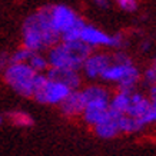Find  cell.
Returning a JSON list of instances; mask_svg holds the SVG:
<instances>
[{
  "instance_id": "obj_18",
  "label": "cell",
  "mask_w": 156,
  "mask_h": 156,
  "mask_svg": "<svg viewBox=\"0 0 156 156\" xmlns=\"http://www.w3.org/2000/svg\"><path fill=\"white\" fill-rule=\"evenodd\" d=\"M83 27H85V22H83L82 19H79L70 29H67L65 33L60 34V39L63 40V42H73V40H79V39H80L82 29Z\"/></svg>"
},
{
  "instance_id": "obj_17",
  "label": "cell",
  "mask_w": 156,
  "mask_h": 156,
  "mask_svg": "<svg viewBox=\"0 0 156 156\" xmlns=\"http://www.w3.org/2000/svg\"><path fill=\"white\" fill-rule=\"evenodd\" d=\"M27 65L32 67L33 70L37 72V73H42V72H44V70H48L49 69L48 57L39 55L37 52H33L32 55H30V57H29V60H27Z\"/></svg>"
},
{
  "instance_id": "obj_4",
  "label": "cell",
  "mask_w": 156,
  "mask_h": 156,
  "mask_svg": "<svg viewBox=\"0 0 156 156\" xmlns=\"http://www.w3.org/2000/svg\"><path fill=\"white\" fill-rule=\"evenodd\" d=\"M70 87H67L60 82L52 80L43 73H37L34 79L33 98L39 103L60 105L65 98L70 93Z\"/></svg>"
},
{
  "instance_id": "obj_19",
  "label": "cell",
  "mask_w": 156,
  "mask_h": 156,
  "mask_svg": "<svg viewBox=\"0 0 156 156\" xmlns=\"http://www.w3.org/2000/svg\"><path fill=\"white\" fill-rule=\"evenodd\" d=\"M32 50H29L27 48H22L19 49V50H16V52L10 56V60H12V63H27L29 57H30V55H32Z\"/></svg>"
},
{
  "instance_id": "obj_11",
  "label": "cell",
  "mask_w": 156,
  "mask_h": 156,
  "mask_svg": "<svg viewBox=\"0 0 156 156\" xmlns=\"http://www.w3.org/2000/svg\"><path fill=\"white\" fill-rule=\"evenodd\" d=\"M109 112V102L106 100H100V102H89L86 103L85 110H83V119L87 125L95 126L100 120L106 118Z\"/></svg>"
},
{
  "instance_id": "obj_26",
  "label": "cell",
  "mask_w": 156,
  "mask_h": 156,
  "mask_svg": "<svg viewBox=\"0 0 156 156\" xmlns=\"http://www.w3.org/2000/svg\"><path fill=\"white\" fill-rule=\"evenodd\" d=\"M142 49H143V50H147V49H149V43H143Z\"/></svg>"
},
{
  "instance_id": "obj_27",
  "label": "cell",
  "mask_w": 156,
  "mask_h": 156,
  "mask_svg": "<svg viewBox=\"0 0 156 156\" xmlns=\"http://www.w3.org/2000/svg\"><path fill=\"white\" fill-rule=\"evenodd\" d=\"M2 123H3V116L0 115V125H2Z\"/></svg>"
},
{
  "instance_id": "obj_12",
  "label": "cell",
  "mask_w": 156,
  "mask_h": 156,
  "mask_svg": "<svg viewBox=\"0 0 156 156\" xmlns=\"http://www.w3.org/2000/svg\"><path fill=\"white\" fill-rule=\"evenodd\" d=\"M80 40L87 43L89 46H112V42H113L112 36L87 24H85V27L82 29Z\"/></svg>"
},
{
  "instance_id": "obj_8",
  "label": "cell",
  "mask_w": 156,
  "mask_h": 156,
  "mask_svg": "<svg viewBox=\"0 0 156 156\" xmlns=\"http://www.w3.org/2000/svg\"><path fill=\"white\" fill-rule=\"evenodd\" d=\"M113 62V56H109L106 53H98V55H90L83 63V70L86 76L90 79L100 77L106 69H108Z\"/></svg>"
},
{
  "instance_id": "obj_20",
  "label": "cell",
  "mask_w": 156,
  "mask_h": 156,
  "mask_svg": "<svg viewBox=\"0 0 156 156\" xmlns=\"http://www.w3.org/2000/svg\"><path fill=\"white\" fill-rule=\"evenodd\" d=\"M120 9L126 10V12H135L137 9V2L136 0H115Z\"/></svg>"
},
{
  "instance_id": "obj_7",
  "label": "cell",
  "mask_w": 156,
  "mask_h": 156,
  "mask_svg": "<svg viewBox=\"0 0 156 156\" xmlns=\"http://www.w3.org/2000/svg\"><path fill=\"white\" fill-rule=\"evenodd\" d=\"M123 113L109 108V112L103 120L95 125V133L102 139H112L120 132V116Z\"/></svg>"
},
{
  "instance_id": "obj_14",
  "label": "cell",
  "mask_w": 156,
  "mask_h": 156,
  "mask_svg": "<svg viewBox=\"0 0 156 156\" xmlns=\"http://www.w3.org/2000/svg\"><path fill=\"white\" fill-rule=\"evenodd\" d=\"M145 128V123L137 118L129 116V115L123 113L120 116V132L125 133H136Z\"/></svg>"
},
{
  "instance_id": "obj_15",
  "label": "cell",
  "mask_w": 156,
  "mask_h": 156,
  "mask_svg": "<svg viewBox=\"0 0 156 156\" xmlns=\"http://www.w3.org/2000/svg\"><path fill=\"white\" fill-rule=\"evenodd\" d=\"M130 95L132 93H126V92L119 90L113 98H110L109 108L116 110V112H120V113H126V110L129 108V102H130Z\"/></svg>"
},
{
  "instance_id": "obj_2",
  "label": "cell",
  "mask_w": 156,
  "mask_h": 156,
  "mask_svg": "<svg viewBox=\"0 0 156 156\" xmlns=\"http://www.w3.org/2000/svg\"><path fill=\"white\" fill-rule=\"evenodd\" d=\"M92 55V46L79 40L73 42L56 43L49 49L48 60L50 67H67L79 70L83 67V63L87 56Z\"/></svg>"
},
{
  "instance_id": "obj_22",
  "label": "cell",
  "mask_w": 156,
  "mask_h": 156,
  "mask_svg": "<svg viewBox=\"0 0 156 156\" xmlns=\"http://www.w3.org/2000/svg\"><path fill=\"white\" fill-rule=\"evenodd\" d=\"M10 63H12V60H10L9 55H7L6 52L0 53V70H5V69L9 66Z\"/></svg>"
},
{
  "instance_id": "obj_6",
  "label": "cell",
  "mask_w": 156,
  "mask_h": 156,
  "mask_svg": "<svg viewBox=\"0 0 156 156\" xmlns=\"http://www.w3.org/2000/svg\"><path fill=\"white\" fill-rule=\"evenodd\" d=\"M50 19H52L53 27L62 34V33H65L67 29H70L80 17L70 7L63 6V5H57V6H52Z\"/></svg>"
},
{
  "instance_id": "obj_13",
  "label": "cell",
  "mask_w": 156,
  "mask_h": 156,
  "mask_svg": "<svg viewBox=\"0 0 156 156\" xmlns=\"http://www.w3.org/2000/svg\"><path fill=\"white\" fill-rule=\"evenodd\" d=\"M82 92H83L86 103H89V102H100V100L110 102L109 92L105 87H102V86H89V87H86Z\"/></svg>"
},
{
  "instance_id": "obj_3",
  "label": "cell",
  "mask_w": 156,
  "mask_h": 156,
  "mask_svg": "<svg viewBox=\"0 0 156 156\" xmlns=\"http://www.w3.org/2000/svg\"><path fill=\"white\" fill-rule=\"evenodd\" d=\"M37 72L27 63H10L5 69V82L20 96L33 98L34 79Z\"/></svg>"
},
{
  "instance_id": "obj_25",
  "label": "cell",
  "mask_w": 156,
  "mask_h": 156,
  "mask_svg": "<svg viewBox=\"0 0 156 156\" xmlns=\"http://www.w3.org/2000/svg\"><path fill=\"white\" fill-rule=\"evenodd\" d=\"M152 109H153V119L156 120V99L152 100Z\"/></svg>"
},
{
  "instance_id": "obj_21",
  "label": "cell",
  "mask_w": 156,
  "mask_h": 156,
  "mask_svg": "<svg viewBox=\"0 0 156 156\" xmlns=\"http://www.w3.org/2000/svg\"><path fill=\"white\" fill-rule=\"evenodd\" d=\"M145 80H146L149 85L156 83V65L152 67H147V70L145 72Z\"/></svg>"
},
{
  "instance_id": "obj_1",
  "label": "cell",
  "mask_w": 156,
  "mask_h": 156,
  "mask_svg": "<svg viewBox=\"0 0 156 156\" xmlns=\"http://www.w3.org/2000/svg\"><path fill=\"white\" fill-rule=\"evenodd\" d=\"M52 6L39 9L36 13L30 14L24 20L22 27L23 46L32 52H39L42 49H50L60 40V33L53 27L50 19Z\"/></svg>"
},
{
  "instance_id": "obj_24",
  "label": "cell",
  "mask_w": 156,
  "mask_h": 156,
  "mask_svg": "<svg viewBox=\"0 0 156 156\" xmlns=\"http://www.w3.org/2000/svg\"><path fill=\"white\" fill-rule=\"evenodd\" d=\"M95 3L100 7H108V0H95Z\"/></svg>"
},
{
  "instance_id": "obj_5",
  "label": "cell",
  "mask_w": 156,
  "mask_h": 156,
  "mask_svg": "<svg viewBox=\"0 0 156 156\" xmlns=\"http://www.w3.org/2000/svg\"><path fill=\"white\" fill-rule=\"evenodd\" d=\"M126 115L133 116V118L140 119L145 125L153 122V109H152V100L142 95V93H136L133 92L130 95V102H129V108L126 110Z\"/></svg>"
},
{
  "instance_id": "obj_10",
  "label": "cell",
  "mask_w": 156,
  "mask_h": 156,
  "mask_svg": "<svg viewBox=\"0 0 156 156\" xmlns=\"http://www.w3.org/2000/svg\"><path fill=\"white\" fill-rule=\"evenodd\" d=\"M86 102H85V96L82 90H70V93L65 98V100L60 103L62 112L67 116H77L82 115L85 110Z\"/></svg>"
},
{
  "instance_id": "obj_23",
  "label": "cell",
  "mask_w": 156,
  "mask_h": 156,
  "mask_svg": "<svg viewBox=\"0 0 156 156\" xmlns=\"http://www.w3.org/2000/svg\"><path fill=\"white\" fill-rule=\"evenodd\" d=\"M149 92H151V100L156 99V83L149 85Z\"/></svg>"
},
{
  "instance_id": "obj_16",
  "label": "cell",
  "mask_w": 156,
  "mask_h": 156,
  "mask_svg": "<svg viewBox=\"0 0 156 156\" xmlns=\"http://www.w3.org/2000/svg\"><path fill=\"white\" fill-rule=\"evenodd\" d=\"M6 118L9 119V122L13 126H17V128H30L34 123L33 118L30 115L26 113V112H20V110L10 112V113L6 115Z\"/></svg>"
},
{
  "instance_id": "obj_9",
  "label": "cell",
  "mask_w": 156,
  "mask_h": 156,
  "mask_svg": "<svg viewBox=\"0 0 156 156\" xmlns=\"http://www.w3.org/2000/svg\"><path fill=\"white\" fill-rule=\"evenodd\" d=\"M49 79L56 82H60L72 90L79 89L80 86V76L75 69H67V67H49L46 73Z\"/></svg>"
}]
</instances>
